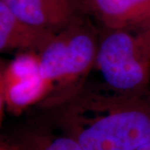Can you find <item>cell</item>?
Listing matches in <instances>:
<instances>
[{"label": "cell", "mask_w": 150, "mask_h": 150, "mask_svg": "<svg viewBox=\"0 0 150 150\" xmlns=\"http://www.w3.org/2000/svg\"><path fill=\"white\" fill-rule=\"evenodd\" d=\"M109 90L83 87L54 108V125L85 150H136L149 142L150 103Z\"/></svg>", "instance_id": "1"}, {"label": "cell", "mask_w": 150, "mask_h": 150, "mask_svg": "<svg viewBox=\"0 0 150 150\" xmlns=\"http://www.w3.org/2000/svg\"><path fill=\"white\" fill-rule=\"evenodd\" d=\"M99 39L82 18L55 33L38 52L42 77L49 88L43 107L56 108L83 87L95 65Z\"/></svg>", "instance_id": "2"}, {"label": "cell", "mask_w": 150, "mask_h": 150, "mask_svg": "<svg viewBox=\"0 0 150 150\" xmlns=\"http://www.w3.org/2000/svg\"><path fill=\"white\" fill-rule=\"evenodd\" d=\"M107 30L95 66L108 88L140 97L150 82V25Z\"/></svg>", "instance_id": "3"}, {"label": "cell", "mask_w": 150, "mask_h": 150, "mask_svg": "<svg viewBox=\"0 0 150 150\" xmlns=\"http://www.w3.org/2000/svg\"><path fill=\"white\" fill-rule=\"evenodd\" d=\"M4 94L6 108L13 115L45 102L49 88L40 72L38 52H20L6 65Z\"/></svg>", "instance_id": "4"}, {"label": "cell", "mask_w": 150, "mask_h": 150, "mask_svg": "<svg viewBox=\"0 0 150 150\" xmlns=\"http://www.w3.org/2000/svg\"><path fill=\"white\" fill-rule=\"evenodd\" d=\"M25 24L54 33L83 18L85 0H2Z\"/></svg>", "instance_id": "5"}, {"label": "cell", "mask_w": 150, "mask_h": 150, "mask_svg": "<svg viewBox=\"0 0 150 150\" xmlns=\"http://www.w3.org/2000/svg\"><path fill=\"white\" fill-rule=\"evenodd\" d=\"M106 29L150 25V0H85Z\"/></svg>", "instance_id": "6"}, {"label": "cell", "mask_w": 150, "mask_h": 150, "mask_svg": "<svg viewBox=\"0 0 150 150\" xmlns=\"http://www.w3.org/2000/svg\"><path fill=\"white\" fill-rule=\"evenodd\" d=\"M55 33L25 24L0 0V53L39 50Z\"/></svg>", "instance_id": "7"}, {"label": "cell", "mask_w": 150, "mask_h": 150, "mask_svg": "<svg viewBox=\"0 0 150 150\" xmlns=\"http://www.w3.org/2000/svg\"><path fill=\"white\" fill-rule=\"evenodd\" d=\"M14 143L22 150H85L77 140L54 125L28 129Z\"/></svg>", "instance_id": "8"}, {"label": "cell", "mask_w": 150, "mask_h": 150, "mask_svg": "<svg viewBox=\"0 0 150 150\" xmlns=\"http://www.w3.org/2000/svg\"><path fill=\"white\" fill-rule=\"evenodd\" d=\"M6 65L0 59V128L4 119V112L6 108L5 94H4V70Z\"/></svg>", "instance_id": "9"}, {"label": "cell", "mask_w": 150, "mask_h": 150, "mask_svg": "<svg viewBox=\"0 0 150 150\" xmlns=\"http://www.w3.org/2000/svg\"><path fill=\"white\" fill-rule=\"evenodd\" d=\"M0 150H21L15 143H1Z\"/></svg>", "instance_id": "10"}, {"label": "cell", "mask_w": 150, "mask_h": 150, "mask_svg": "<svg viewBox=\"0 0 150 150\" xmlns=\"http://www.w3.org/2000/svg\"><path fill=\"white\" fill-rule=\"evenodd\" d=\"M136 150H150V141L144 144V145H142L141 147H139V149H137Z\"/></svg>", "instance_id": "11"}, {"label": "cell", "mask_w": 150, "mask_h": 150, "mask_svg": "<svg viewBox=\"0 0 150 150\" xmlns=\"http://www.w3.org/2000/svg\"><path fill=\"white\" fill-rule=\"evenodd\" d=\"M21 150H22V149H21Z\"/></svg>", "instance_id": "12"}, {"label": "cell", "mask_w": 150, "mask_h": 150, "mask_svg": "<svg viewBox=\"0 0 150 150\" xmlns=\"http://www.w3.org/2000/svg\"><path fill=\"white\" fill-rule=\"evenodd\" d=\"M149 103H150V101H149Z\"/></svg>", "instance_id": "13"}]
</instances>
